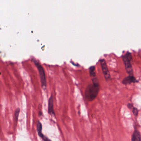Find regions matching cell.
<instances>
[{"label": "cell", "instance_id": "7", "mask_svg": "<svg viewBox=\"0 0 141 141\" xmlns=\"http://www.w3.org/2000/svg\"><path fill=\"white\" fill-rule=\"evenodd\" d=\"M48 113L51 115H55V113L53 108V95H51L49 98L48 102Z\"/></svg>", "mask_w": 141, "mask_h": 141}, {"label": "cell", "instance_id": "11", "mask_svg": "<svg viewBox=\"0 0 141 141\" xmlns=\"http://www.w3.org/2000/svg\"><path fill=\"white\" fill-rule=\"evenodd\" d=\"M132 112L133 115L135 117H137L138 116L139 111H138L137 108H136L135 107H133L132 109Z\"/></svg>", "mask_w": 141, "mask_h": 141}, {"label": "cell", "instance_id": "6", "mask_svg": "<svg viewBox=\"0 0 141 141\" xmlns=\"http://www.w3.org/2000/svg\"><path fill=\"white\" fill-rule=\"evenodd\" d=\"M138 82L136 78L133 75H129L123 79L122 83L124 85L131 84L132 83H134Z\"/></svg>", "mask_w": 141, "mask_h": 141}, {"label": "cell", "instance_id": "4", "mask_svg": "<svg viewBox=\"0 0 141 141\" xmlns=\"http://www.w3.org/2000/svg\"><path fill=\"white\" fill-rule=\"evenodd\" d=\"M100 64L102 69V72L104 75V78L106 81H109L111 79L110 73L108 70L106 62L104 59H101L100 60Z\"/></svg>", "mask_w": 141, "mask_h": 141}, {"label": "cell", "instance_id": "12", "mask_svg": "<svg viewBox=\"0 0 141 141\" xmlns=\"http://www.w3.org/2000/svg\"><path fill=\"white\" fill-rule=\"evenodd\" d=\"M127 107H128V108H129V109H130V110H132V108H133V104H132V103H128V104H127Z\"/></svg>", "mask_w": 141, "mask_h": 141}, {"label": "cell", "instance_id": "2", "mask_svg": "<svg viewBox=\"0 0 141 141\" xmlns=\"http://www.w3.org/2000/svg\"><path fill=\"white\" fill-rule=\"evenodd\" d=\"M122 59L127 74L129 75H133V69L131 64L132 60V54L130 52H127L122 56Z\"/></svg>", "mask_w": 141, "mask_h": 141}, {"label": "cell", "instance_id": "10", "mask_svg": "<svg viewBox=\"0 0 141 141\" xmlns=\"http://www.w3.org/2000/svg\"><path fill=\"white\" fill-rule=\"evenodd\" d=\"M20 112V108H17L16 109L15 112V121L17 122L18 121V117H19V113Z\"/></svg>", "mask_w": 141, "mask_h": 141}, {"label": "cell", "instance_id": "9", "mask_svg": "<svg viewBox=\"0 0 141 141\" xmlns=\"http://www.w3.org/2000/svg\"><path fill=\"white\" fill-rule=\"evenodd\" d=\"M95 67L94 66H91L89 68V72L90 77H95L96 76V72H95Z\"/></svg>", "mask_w": 141, "mask_h": 141}, {"label": "cell", "instance_id": "5", "mask_svg": "<svg viewBox=\"0 0 141 141\" xmlns=\"http://www.w3.org/2000/svg\"><path fill=\"white\" fill-rule=\"evenodd\" d=\"M36 129H37V133L38 135L42 139V140L44 141H51L46 136H44L42 134V125L41 122H40L39 120L37 122V125H36Z\"/></svg>", "mask_w": 141, "mask_h": 141}, {"label": "cell", "instance_id": "1", "mask_svg": "<svg viewBox=\"0 0 141 141\" xmlns=\"http://www.w3.org/2000/svg\"><path fill=\"white\" fill-rule=\"evenodd\" d=\"M100 89L99 85L93 84H89L85 89L84 94L86 99L89 101H91L96 98Z\"/></svg>", "mask_w": 141, "mask_h": 141}, {"label": "cell", "instance_id": "13", "mask_svg": "<svg viewBox=\"0 0 141 141\" xmlns=\"http://www.w3.org/2000/svg\"><path fill=\"white\" fill-rule=\"evenodd\" d=\"M42 115V113H41V111H40V112H39V115H40V116H41V115Z\"/></svg>", "mask_w": 141, "mask_h": 141}, {"label": "cell", "instance_id": "8", "mask_svg": "<svg viewBox=\"0 0 141 141\" xmlns=\"http://www.w3.org/2000/svg\"><path fill=\"white\" fill-rule=\"evenodd\" d=\"M131 141H141V136L139 131L137 130H134L133 134L132 136Z\"/></svg>", "mask_w": 141, "mask_h": 141}, {"label": "cell", "instance_id": "3", "mask_svg": "<svg viewBox=\"0 0 141 141\" xmlns=\"http://www.w3.org/2000/svg\"><path fill=\"white\" fill-rule=\"evenodd\" d=\"M32 60L38 69L42 88L43 89H46V80L44 68L41 64H40L39 62L36 59H32Z\"/></svg>", "mask_w": 141, "mask_h": 141}]
</instances>
